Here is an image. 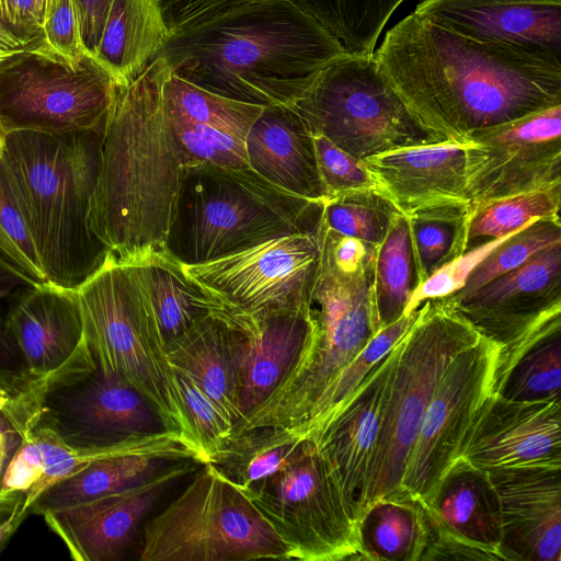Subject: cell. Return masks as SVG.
Wrapping results in <instances>:
<instances>
[{
    "instance_id": "6da1fadb",
    "label": "cell",
    "mask_w": 561,
    "mask_h": 561,
    "mask_svg": "<svg viewBox=\"0 0 561 561\" xmlns=\"http://www.w3.org/2000/svg\"><path fill=\"white\" fill-rule=\"evenodd\" d=\"M376 60L413 115L445 140L561 105V57L450 30L416 12L391 27Z\"/></svg>"
},
{
    "instance_id": "7a4b0ae2",
    "label": "cell",
    "mask_w": 561,
    "mask_h": 561,
    "mask_svg": "<svg viewBox=\"0 0 561 561\" xmlns=\"http://www.w3.org/2000/svg\"><path fill=\"white\" fill-rule=\"evenodd\" d=\"M159 55L127 85H117L101 147L91 228L122 263L164 251L180 184L190 164L168 121Z\"/></svg>"
},
{
    "instance_id": "3957f363",
    "label": "cell",
    "mask_w": 561,
    "mask_h": 561,
    "mask_svg": "<svg viewBox=\"0 0 561 561\" xmlns=\"http://www.w3.org/2000/svg\"><path fill=\"white\" fill-rule=\"evenodd\" d=\"M346 53L291 2L266 0L172 36L159 55L172 73L209 92L261 106H293Z\"/></svg>"
},
{
    "instance_id": "277c9868",
    "label": "cell",
    "mask_w": 561,
    "mask_h": 561,
    "mask_svg": "<svg viewBox=\"0 0 561 561\" xmlns=\"http://www.w3.org/2000/svg\"><path fill=\"white\" fill-rule=\"evenodd\" d=\"M104 126L5 134L4 161L48 284L77 289L111 254L91 228Z\"/></svg>"
},
{
    "instance_id": "5b68a950",
    "label": "cell",
    "mask_w": 561,
    "mask_h": 561,
    "mask_svg": "<svg viewBox=\"0 0 561 561\" xmlns=\"http://www.w3.org/2000/svg\"><path fill=\"white\" fill-rule=\"evenodd\" d=\"M1 407L20 434H41L77 453H157L203 463L125 377L95 363L84 341L58 370L3 396Z\"/></svg>"
},
{
    "instance_id": "8992f818",
    "label": "cell",
    "mask_w": 561,
    "mask_h": 561,
    "mask_svg": "<svg viewBox=\"0 0 561 561\" xmlns=\"http://www.w3.org/2000/svg\"><path fill=\"white\" fill-rule=\"evenodd\" d=\"M324 202L284 191L252 169L188 164L178 192L164 252L203 264L273 238L319 234Z\"/></svg>"
},
{
    "instance_id": "52a82bcc",
    "label": "cell",
    "mask_w": 561,
    "mask_h": 561,
    "mask_svg": "<svg viewBox=\"0 0 561 561\" xmlns=\"http://www.w3.org/2000/svg\"><path fill=\"white\" fill-rule=\"evenodd\" d=\"M375 254L376 249L358 261L344 263L321 241L310 299L312 335L273 393L234 435L271 428L301 437L324 392L380 331L373 306Z\"/></svg>"
},
{
    "instance_id": "ba28073f",
    "label": "cell",
    "mask_w": 561,
    "mask_h": 561,
    "mask_svg": "<svg viewBox=\"0 0 561 561\" xmlns=\"http://www.w3.org/2000/svg\"><path fill=\"white\" fill-rule=\"evenodd\" d=\"M83 341L104 370L125 377L151 404L164 428L204 456L185 413L175 376L129 264L112 254L77 289Z\"/></svg>"
},
{
    "instance_id": "9c48e42d",
    "label": "cell",
    "mask_w": 561,
    "mask_h": 561,
    "mask_svg": "<svg viewBox=\"0 0 561 561\" xmlns=\"http://www.w3.org/2000/svg\"><path fill=\"white\" fill-rule=\"evenodd\" d=\"M481 335L446 297L426 299L419 307L415 320L391 348L365 511L403 492L407 465L434 390L454 357Z\"/></svg>"
},
{
    "instance_id": "30bf717a",
    "label": "cell",
    "mask_w": 561,
    "mask_h": 561,
    "mask_svg": "<svg viewBox=\"0 0 561 561\" xmlns=\"http://www.w3.org/2000/svg\"><path fill=\"white\" fill-rule=\"evenodd\" d=\"M291 560L286 543L255 505L211 463L147 520L141 561Z\"/></svg>"
},
{
    "instance_id": "8fae6325",
    "label": "cell",
    "mask_w": 561,
    "mask_h": 561,
    "mask_svg": "<svg viewBox=\"0 0 561 561\" xmlns=\"http://www.w3.org/2000/svg\"><path fill=\"white\" fill-rule=\"evenodd\" d=\"M293 107L313 136L357 159L448 141L426 128L381 71L375 53H346L329 65Z\"/></svg>"
},
{
    "instance_id": "7c38bea8",
    "label": "cell",
    "mask_w": 561,
    "mask_h": 561,
    "mask_svg": "<svg viewBox=\"0 0 561 561\" xmlns=\"http://www.w3.org/2000/svg\"><path fill=\"white\" fill-rule=\"evenodd\" d=\"M240 491L286 543L291 560H359L357 524L312 440L301 439L279 470Z\"/></svg>"
},
{
    "instance_id": "4fadbf2b",
    "label": "cell",
    "mask_w": 561,
    "mask_h": 561,
    "mask_svg": "<svg viewBox=\"0 0 561 561\" xmlns=\"http://www.w3.org/2000/svg\"><path fill=\"white\" fill-rule=\"evenodd\" d=\"M117 84L93 58L72 70L32 55L0 73V124L5 134H69L105 125Z\"/></svg>"
},
{
    "instance_id": "5bb4252c",
    "label": "cell",
    "mask_w": 561,
    "mask_h": 561,
    "mask_svg": "<svg viewBox=\"0 0 561 561\" xmlns=\"http://www.w3.org/2000/svg\"><path fill=\"white\" fill-rule=\"evenodd\" d=\"M320 255L321 230L319 234L273 238L215 261L182 267L227 310L263 317L310 306Z\"/></svg>"
},
{
    "instance_id": "9a60e30c",
    "label": "cell",
    "mask_w": 561,
    "mask_h": 561,
    "mask_svg": "<svg viewBox=\"0 0 561 561\" xmlns=\"http://www.w3.org/2000/svg\"><path fill=\"white\" fill-rule=\"evenodd\" d=\"M501 345L484 335L461 351L439 379L423 414L402 488L423 505L459 456L478 410L492 393Z\"/></svg>"
},
{
    "instance_id": "2e32d148",
    "label": "cell",
    "mask_w": 561,
    "mask_h": 561,
    "mask_svg": "<svg viewBox=\"0 0 561 561\" xmlns=\"http://www.w3.org/2000/svg\"><path fill=\"white\" fill-rule=\"evenodd\" d=\"M465 170L471 207L561 185V105L472 134Z\"/></svg>"
},
{
    "instance_id": "e0dca14e",
    "label": "cell",
    "mask_w": 561,
    "mask_h": 561,
    "mask_svg": "<svg viewBox=\"0 0 561 561\" xmlns=\"http://www.w3.org/2000/svg\"><path fill=\"white\" fill-rule=\"evenodd\" d=\"M446 298L476 330L501 345V355L506 354L561 313V241L467 295Z\"/></svg>"
},
{
    "instance_id": "ac0fdd59",
    "label": "cell",
    "mask_w": 561,
    "mask_h": 561,
    "mask_svg": "<svg viewBox=\"0 0 561 561\" xmlns=\"http://www.w3.org/2000/svg\"><path fill=\"white\" fill-rule=\"evenodd\" d=\"M201 465L194 460L173 462L122 491L42 516L73 560H122L145 518L178 481Z\"/></svg>"
},
{
    "instance_id": "d6986e66",
    "label": "cell",
    "mask_w": 561,
    "mask_h": 561,
    "mask_svg": "<svg viewBox=\"0 0 561 561\" xmlns=\"http://www.w3.org/2000/svg\"><path fill=\"white\" fill-rule=\"evenodd\" d=\"M423 507L428 539L421 561H505L500 502L486 470L458 457Z\"/></svg>"
},
{
    "instance_id": "ffe728a7",
    "label": "cell",
    "mask_w": 561,
    "mask_h": 561,
    "mask_svg": "<svg viewBox=\"0 0 561 561\" xmlns=\"http://www.w3.org/2000/svg\"><path fill=\"white\" fill-rule=\"evenodd\" d=\"M489 469L561 468V401H512L491 393L474 415L459 456Z\"/></svg>"
},
{
    "instance_id": "44dd1931",
    "label": "cell",
    "mask_w": 561,
    "mask_h": 561,
    "mask_svg": "<svg viewBox=\"0 0 561 561\" xmlns=\"http://www.w3.org/2000/svg\"><path fill=\"white\" fill-rule=\"evenodd\" d=\"M236 366L240 423L276 389L313 332L310 306L250 317L221 308Z\"/></svg>"
},
{
    "instance_id": "7402d4cb",
    "label": "cell",
    "mask_w": 561,
    "mask_h": 561,
    "mask_svg": "<svg viewBox=\"0 0 561 561\" xmlns=\"http://www.w3.org/2000/svg\"><path fill=\"white\" fill-rule=\"evenodd\" d=\"M391 351L335 410L313 438L358 524L365 512L370 463L379 435Z\"/></svg>"
},
{
    "instance_id": "603a6c76",
    "label": "cell",
    "mask_w": 561,
    "mask_h": 561,
    "mask_svg": "<svg viewBox=\"0 0 561 561\" xmlns=\"http://www.w3.org/2000/svg\"><path fill=\"white\" fill-rule=\"evenodd\" d=\"M505 561H561V468L489 469Z\"/></svg>"
},
{
    "instance_id": "cb8c5ba5",
    "label": "cell",
    "mask_w": 561,
    "mask_h": 561,
    "mask_svg": "<svg viewBox=\"0 0 561 561\" xmlns=\"http://www.w3.org/2000/svg\"><path fill=\"white\" fill-rule=\"evenodd\" d=\"M467 145L448 140L404 147L363 158L360 163L375 190L404 216L435 206L470 205Z\"/></svg>"
},
{
    "instance_id": "d4e9b609",
    "label": "cell",
    "mask_w": 561,
    "mask_h": 561,
    "mask_svg": "<svg viewBox=\"0 0 561 561\" xmlns=\"http://www.w3.org/2000/svg\"><path fill=\"white\" fill-rule=\"evenodd\" d=\"M5 324L27 380L58 370L83 344V320L75 289L48 283L18 288L9 299Z\"/></svg>"
},
{
    "instance_id": "484cf974",
    "label": "cell",
    "mask_w": 561,
    "mask_h": 561,
    "mask_svg": "<svg viewBox=\"0 0 561 561\" xmlns=\"http://www.w3.org/2000/svg\"><path fill=\"white\" fill-rule=\"evenodd\" d=\"M172 36L213 25L266 0H158ZM317 20L350 54L370 55L403 0H287Z\"/></svg>"
},
{
    "instance_id": "4316f807",
    "label": "cell",
    "mask_w": 561,
    "mask_h": 561,
    "mask_svg": "<svg viewBox=\"0 0 561 561\" xmlns=\"http://www.w3.org/2000/svg\"><path fill=\"white\" fill-rule=\"evenodd\" d=\"M414 12L468 36L561 57V0H422Z\"/></svg>"
},
{
    "instance_id": "83f0119b",
    "label": "cell",
    "mask_w": 561,
    "mask_h": 561,
    "mask_svg": "<svg viewBox=\"0 0 561 561\" xmlns=\"http://www.w3.org/2000/svg\"><path fill=\"white\" fill-rule=\"evenodd\" d=\"M244 144L250 169L263 179L297 196L325 202L313 135L293 106H265Z\"/></svg>"
},
{
    "instance_id": "f1b7e54d",
    "label": "cell",
    "mask_w": 561,
    "mask_h": 561,
    "mask_svg": "<svg viewBox=\"0 0 561 561\" xmlns=\"http://www.w3.org/2000/svg\"><path fill=\"white\" fill-rule=\"evenodd\" d=\"M21 435L22 443L0 481V549L44 491L92 460L106 457L70 450L41 434Z\"/></svg>"
},
{
    "instance_id": "f546056e",
    "label": "cell",
    "mask_w": 561,
    "mask_h": 561,
    "mask_svg": "<svg viewBox=\"0 0 561 561\" xmlns=\"http://www.w3.org/2000/svg\"><path fill=\"white\" fill-rule=\"evenodd\" d=\"M130 265L164 351L221 305L190 278L167 252H154Z\"/></svg>"
},
{
    "instance_id": "4dcf8cb0",
    "label": "cell",
    "mask_w": 561,
    "mask_h": 561,
    "mask_svg": "<svg viewBox=\"0 0 561 561\" xmlns=\"http://www.w3.org/2000/svg\"><path fill=\"white\" fill-rule=\"evenodd\" d=\"M158 0H111L94 60L127 85L139 77L170 41Z\"/></svg>"
},
{
    "instance_id": "1f68e13d",
    "label": "cell",
    "mask_w": 561,
    "mask_h": 561,
    "mask_svg": "<svg viewBox=\"0 0 561 561\" xmlns=\"http://www.w3.org/2000/svg\"><path fill=\"white\" fill-rule=\"evenodd\" d=\"M172 369L188 377L232 422L240 423L238 379L226 323L210 314L165 352Z\"/></svg>"
},
{
    "instance_id": "d6a6232c",
    "label": "cell",
    "mask_w": 561,
    "mask_h": 561,
    "mask_svg": "<svg viewBox=\"0 0 561 561\" xmlns=\"http://www.w3.org/2000/svg\"><path fill=\"white\" fill-rule=\"evenodd\" d=\"M492 393L512 401L560 399L561 313L539 324L511 352L499 355Z\"/></svg>"
},
{
    "instance_id": "836d02e7",
    "label": "cell",
    "mask_w": 561,
    "mask_h": 561,
    "mask_svg": "<svg viewBox=\"0 0 561 561\" xmlns=\"http://www.w3.org/2000/svg\"><path fill=\"white\" fill-rule=\"evenodd\" d=\"M182 460L157 453H128L94 459L44 491L34 502L31 514L69 508L122 491Z\"/></svg>"
},
{
    "instance_id": "e575fe53",
    "label": "cell",
    "mask_w": 561,
    "mask_h": 561,
    "mask_svg": "<svg viewBox=\"0 0 561 561\" xmlns=\"http://www.w3.org/2000/svg\"><path fill=\"white\" fill-rule=\"evenodd\" d=\"M359 560L420 561L428 528L420 501L405 491L370 504L357 524Z\"/></svg>"
},
{
    "instance_id": "d590c367",
    "label": "cell",
    "mask_w": 561,
    "mask_h": 561,
    "mask_svg": "<svg viewBox=\"0 0 561 561\" xmlns=\"http://www.w3.org/2000/svg\"><path fill=\"white\" fill-rule=\"evenodd\" d=\"M420 286L408 219L400 214L383 241L376 247L373 306L381 330L398 320Z\"/></svg>"
},
{
    "instance_id": "8d00e7d4",
    "label": "cell",
    "mask_w": 561,
    "mask_h": 561,
    "mask_svg": "<svg viewBox=\"0 0 561 561\" xmlns=\"http://www.w3.org/2000/svg\"><path fill=\"white\" fill-rule=\"evenodd\" d=\"M471 205L448 204L407 215L420 285L467 250Z\"/></svg>"
},
{
    "instance_id": "74e56055",
    "label": "cell",
    "mask_w": 561,
    "mask_h": 561,
    "mask_svg": "<svg viewBox=\"0 0 561 561\" xmlns=\"http://www.w3.org/2000/svg\"><path fill=\"white\" fill-rule=\"evenodd\" d=\"M300 442L279 431L251 428L236 434L211 463L241 490L279 470Z\"/></svg>"
},
{
    "instance_id": "f35d334b",
    "label": "cell",
    "mask_w": 561,
    "mask_h": 561,
    "mask_svg": "<svg viewBox=\"0 0 561 561\" xmlns=\"http://www.w3.org/2000/svg\"><path fill=\"white\" fill-rule=\"evenodd\" d=\"M560 206L561 185L471 207L467 250L513 233L534 219H558Z\"/></svg>"
},
{
    "instance_id": "ab89813d",
    "label": "cell",
    "mask_w": 561,
    "mask_h": 561,
    "mask_svg": "<svg viewBox=\"0 0 561 561\" xmlns=\"http://www.w3.org/2000/svg\"><path fill=\"white\" fill-rule=\"evenodd\" d=\"M164 103L184 118L218 128L242 140L265 106L234 101L170 73L163 84Z\"/></svg>"
},
{
    "instance_id": "60d3db41",
    "label": "cell",
    "mask_w": 561,
    "mask_h": 561,
    "mask_svg": "<svg viewBox=\"0 0 561 561\" xmlns=\"http://www.w3.org/2000/svg\"><path fill=\"white\" fill-rule=\"evenodd\" d=\"M399 215L376 190H358L327 199L322 221L332 231L378 245Z\"/></svg>"
},
{
    "instance_id": "b9f144b4",
    "label": "cell",
    "mask_w": 561,
    "mask_h": 561,
    "mask_svg": "<svg viewBox=\"0 0 561 561\" xmlns=\"http://www.w3.org/2000/svg\"><path fill=\"white\" fill-rule=\"evenodd\" d=\"M417 309L410 314H402L398 320L382 328L339 375L313 410L310 420L302 431L301 439L313 440L335 410L408 331L417 316Z\"/></svg>"
},
{
    "instance_id": "7bdbcfd3",
    "label": "cell",
    "mask_w": 561,
    "mask_h": 561,
    "mask_svg": "<svg viewBox=\"0 0 561 561\" xmlns=\"http://www.w3.org/2000/svg\"><path fill=\"white\" fill-rule=\"evenodd\" d=\"M561 241V221L535 219L493 249L469 274L462 288L451 294L467 295L492 278L525 263L535 253Z\"/></svg>"
},
{
    "instance_id": "ee69618b",
    "label": "cell",
    "mask_w": 561,
    "mask_h": 561,
    "mask_svg": "<svg viewBox=\"0 0 561 561\" xmlns=\"http://www.w3.org/2000/svg\"><path fill=\"white\" fill-rule=\"evenodd\" d=\"M0 256L32 282L47 283L23 206L2 158H0Z\"/></svg>"
},
{
    "instance_id": "f6af8a7d",
    "label": "cell",
    "mask_w": 561,
    "mask_h": 561,
    "mask_svg": "<svg viewBox=\"0 0 561 561\" xmlns=\"http://www.w3.org/2000/svg\"><path fill=\"white\" fill-rule=\"evenodd\" d=\"M164 101V100H163ZM165 114L190 164L207 163L228 169H249L244 140L181 116L164 103Z\"/></svg>"
},
{
    "instance_id": "bcb514c9",
    "label": "cell",
    "mask_w": 561,
    "mask_h": 561,
    "mask_svg": "<svg viewBox=\"0 0 561 561\" xmlns=\"http://www.w3.org/2000/svg\"><path fill=\"white\" fill-rule=\"evenodd\" d=\"M173 371L197 445L205 462H213L232 439L233 424L188 377Z\"/></svg>"
},
{
    "instance_id": "7dc6e473",
    "label": "cell",
    "mask_w": 561,
    "mask_h": 561,
    "mask_svg": "<svg viewBox=\"0 0 561 561\" xmlns=\"http://www.w3.org/2000/svg\"><path fill=\"white\" fill-rule=\"evenodd\" d=\"M43 56L75 70L88 57L77 0H55L43 28Z\"/></svg>"
},
{
    "instance_id": "c3c4849f",
    "label": "cell",
    "mask_w": 561,
    "mask_h": 561,
    "mask_svg": "<svg viewBox=\"0 0 561 561\" xmlns=\"http://www.w3.org/2000/svg\"><path fill=\"white\" fill-rule=\"evenodd\" d=\"M313 139L327 199L351 191L375 190L374 181L359 159L336 147L323 136H313Z\"/></svg>"
},
{
    "instance_id": "681fc988",
    "label": "cell",
    "mask_w": 561,
    "mask_h": 561,
    "mask_svg": "<svg viewBox=\"0 0 561 561\" xmlns=\"http://www.w3.org/2000/svg\"><path fill=\"white\" fill-rule=\"evenodd\" d=\"M36 284L0 256V394H9L27 380V374L7 330L9 299L20 287Z\"/></svg>"
},
{
    "instance_id": "f907efd6",
    "label": "cell",
    "mask_w": 561,
    "mask_h": 561,
    "mask_svg": "<svg viewBox=\"0 0 561 561\" xmlns=\"http://www.w3.org/2000/svg\"><path fill=\"white\" fill-rule=\"evenodd\" d=\"M55 0H0V19L13 28L43 35Z\"/></svg>"
},
{
    "instance_id": "816d5d0a",
    "label": "cell",
    "mask_w": 561,
    "mask_h": 561,
    "mask_svg": "<svg viewBox=\"0 0 561 561\" xmlns=\"http://www.w3.org/2000/svg\"><path fill=\"white\" fill-rule=\"evenodd\" d=\"M44 42V35L18 31L0 19V73L32 55H42Z\"/></svg>"
},
{
    "instance_id": "f5cc1de1",
    "label": "cell",
    "mask_w": 561,
    "mask_h": 561,
    "mask_svg": "<svg viewBox=\"0 0 561 561\" xmlns=\"http://www.w3.org/2000/svg\"><path fill=\"white\" fill-rule=\"evenodd\" d=\"M82 39L88 55L94 59L102 38L111 0H77Z\"/></svg>"
},
{
    "instance_id": "db71d44e",
    "label": "cell",
    "mask_w": 561,
    "mask_h": 561,
    "mask_svg": "<svg viewBox=\"0 0 561 561\" xmlns=\"http://www.w3.org/2000/svg\"><path fill=\"white\" fill-rule=\"evenodd\" d=\"M0 396V481L12 456L22 443V435L1 407Z\"/></svg>"
},
{
    "instance_id": "11a10c76",
    "label": "cell",
    "mask_w": 561,
    "mask_h": 561,
    "mask_svg": "<svg viewBox=\"0 0 561 561\" xmlns=\"http://www.w3.org/2000/svg\"><path fill=\"white\" fill-rule=\"evenodd\" d=\"M5 133L0 124V158L2 157Z\"/></svg>"
}]
</instances>
